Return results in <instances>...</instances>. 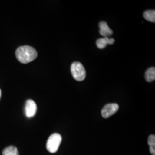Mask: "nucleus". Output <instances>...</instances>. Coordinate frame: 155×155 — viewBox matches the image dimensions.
Here are the masks:
<instances>
[{"mask_svg":"<svg viewBox=\"0 0 155 155\" xmlns=\"http://www.w3.org/2000/svg\"><path fill=\"white\" fill-rule=\"evenodd\" d=\"M16 56L20 62L27 64L33 61L37 58L38 52L33 47L29 45H24L17 49Z\"/></svg>","mask_w":155,"mask_h":155,"instance_id":"1","label":"nucleus"},{"mask_svg":"<svg viewBox=\"0 0 155 155\" xmlns=\"http://www.w3.org/2000/svg\"><path fill=\"white\" fill-rule=\"evenodd\" d=\"M1 89H0V98H1Z\"/></svg>","mask_w":155,"mask_h":155,"instance_id":"13","label":"nucleus"},{"mask_svg":"<svg viewBox=\"0 0 155 155\" xmlns=\"http://www.w3.org/2000/svg\"><path fill=\"white\" fill-rule=\"evenodd\" d=\"M119 109V106L117 104H108L101 110V115L104 118H108L116 113Z\"/></svg>","mask_w":155,"mask_h":155,"instance_id":"4","label":"nucleus"},{"mask_svg":"<svg viewBox=\"0 0 155 155\" xmlns=\"http://www.w3.org/2000/svg\"><path fill=\"white\" fill-rule=\"evenodd\" d=\"M2 155H19V153L16 147L9 146L3 150Z\"/></svg>","mask_w":155,"mask_h":155,"instance_id":"8","label":"nucleus"},{"mask_svg":"<svg viewBox=\"0 0 155 155\" xmlns=\"http://www.w3.org/2000/svg\"><path fill=\"white\" fill-rule=\"evenodd\" d=\"M71 72L73 78L77 81H82L86 78V70L82 63L78 61L72 63Z\"/></svg>","mask_w":155,"mask_h":155,"instance_id":"3","label":"nucleus"},{"mask_svg":"<svg viewBox=\"0 0 155 155\" xmlns=\"http://www.w3.org/2000/svg\"><path fill=\"white\" fill-rule=\"evenodd\" d=\"M148 144L150 146L155 145V136L154 134L150 135L148 139Z\"/></svg>","mask_w":155,"mask_h":155,"instance_id":"11","label":"nucleus"},{"mask_svg":"<svg viewBox=\"0 0 155 155\" xmlns=\"http://www.w3.org/2000/svg\"><path fill=\"white\" fill-rule=\"evenodd\" d=\"M145 78L148 82H151L155 79V68L150 67L148 68L145 74Z\"/></svg>","mask_w":155,"mask_h":155,"instance_id":"7","label":"nucleus"},{"mask_svg":"<svg viewBox=\"0 0 155 155\" xmlns=\"http://www.w3.org/2000/svg\"><path fill=\"white\" fill-rule=\"evenodd\" d=\"M144 17L145 19L150 22H155V11L154 10H148L144 12Z\"/></svg>","mask_w":155,"mask_h":155,"instance_id":"9","label":"nucleus"},{"mask_svg":"<svg viewBox=\"0 0 155 155\" xmlns=\"http://www.w3.org/2000/svg\"><path fill=\"white\" fill-rule=\"evenodd\" d=\"M100 33L104 38H108L113 34V31L105 21H101L99 24Z\"/></svg>","mask_w":155,"mask_h":155,"instance_id":"6","label":"nucleus"},{"mask_svg":"<svg viewBox=\"0 0 155 155\" xmlns=\"http://www.w3.org/2000/svg\"><path fill=\"white\" fill-rule=\"evenodd\" d=\"M61 140L62 137L60 134L54 133L51 134L47 142V150H48V151H49L50 153H55L59 148V146L61 144Z\"/></svg>","mask_w":155,"mask_h":155,"instance_id":"2","label":"nucleus"},{"mask_svg":"<svg viewBox=\"0 0 155 155\" xmlns=\"http://www.w3.org/2000/svg\"><path fill=\"white\" fill-rule=\"evenodd\" d=\"M109 40L108 38H103L98 39L96 41V45L97 47L100 49H104L109 45Z\"/></svg>","mask_w":155,"mask_h":155,"instance_id":"10","label":"nucleus"},{"mask_svg":"<svg viewBox=\"0 0 155 155\" xmlns=\"http://www.w3.org/2000/svg\"><path fill=\"white\" fill-rule=\"evenodd\" d=\"M114 43V39L111 38L109 40V45H113Z\"/></svg>","mask_w":155,"mask_h":155,"instance_id":"12","label":"nucleus"},{"mask_svg":"<svg viewBox=\"0 0 155 155\" xmlns=\"http://www.w3.org/2000/svg\"><path fill=\"white\" fill-rule=\"evenodd\" d=\"M37 111V105L35 101L32 100H28L26 101L25 106V113L28 118L35 116Z\"/></svg>","mask_w":155,"mask_h":155,"instance_id":"5","label":"nucleus"}]
</instances>
